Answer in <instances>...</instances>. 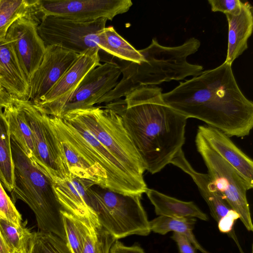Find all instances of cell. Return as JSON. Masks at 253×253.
Returning <instances> with one entry per match:
<instances>
[{
  "label": "cell",
  "instance_id": "44dd1931",
  "mask_svg": "<svg viewBox=\"0 0 253 253\" xmlns=\"http://www.w3.org/2000/svg\"><path fill=\"white\" fill-rule=\"evenodd\" d=\"M145 193L159 216L208 220V215L193 202L183 201L152 189L148 188Z\"/></svg>",
  "mask_w": 253,
  "mask_h": 253
},
{
  "label": "cell",
  "instance_id": "ffe728a7",
  "mask_svg": "<svg viewBox=\"0 0 253 253\" xmlns=\"http://www.w3.org/2000/svg\"><path fill=\"white\" fill-rule=\"evenodd\" d=\"M228 24V48L225 62L230 64L248 48V40L253 30V6L244 2L240 11L225 14Z\"/></svg>",
  "mask_w": 253,
  "mask_h": 253
},
{
  "label": "cell",
  "instance_id": "1f68e13d",
  "mask_svg": "<svg viewBox=\"0 0 253 253\" xmlns=\"http://www.w3.org/2000/svg\"><path fill=\"white\" fill-rule=\"evenodd\" d=\"M213 12H221L225 14H234L238 13L244 2L240 0H208Z\"/></svg>",
  "mask_w": 253,
  "mask_h": 253
},
{
  "label": "cell",
  "instance_id": "e0dca14e",
  "mask_svg": "<svg viewBox=\"0 0 253 253\" xmlns=\"http://www.w3.org/2000/svg\"><path fill=\"white\" fill-rule=\"evenodd\" d=\"M197 131L204 137L211 148L240 173L249 189H252L253 160L220 130L206 125L199 126Z\"/></svg>",
  "mask_w": 253,
  "mask_h": 253
},
{
  "label": "cell",
  "instance_id": "4dcf8cb0",
  "mask_svg": "<svg viewBox=\"0 0 253 253\" xmlns=\"http://www.w3.org/2000/svg\"><path fill=\"white\" fill-rule=\"evenodd\" d=\"M0 218L5 219L17 227L22 225L21 214L7 195L0 181Z\"/></svg>",
  "mask_w": 253,
  "mask_h": 253
},
{
  "label": "cell",
  "instance_id": "4316f807",
  "mask_svg": "<svg viewBox=\"0 0 253 253\" xmlns=\"http://www.w3.org/2000/svg\"><path fill=\"white\" fill-rule=\"evenodd\" d=\"M24 253H72L66 242L57 235L40 231L31 232Z\"/></svg>",
  "mask_w": 253,
  "mask_h": 253
},
{
  "label": "cell",
  "instance_id": "d6a6232c",
  "mask_svg": "<svg viewBox=\"0 0 253 253\" xmlns=\"http://www.w3.org/2000/svg\"><path fill=\"white\" fill-rule=\"evenodd\" d=\"M171 238L176 243L180 253H197L196 249L184 235L173 232Z\"/></svg>",
  "mask_w": 253,
  "mask_h": 253
},
{
  "label": "cell",
  "instance_id": "836d02e7",
  "mask_svg": "<svg viewBox=\"0 0 253 253\" xmlns=\"http://www.w3.org/2000/svg\"><path fill=\"white\" fill-rule=\"evenodd\" d=\"M110 253H145L144 250L137 244L126 246L117 240L110 249Z\"/></svg>",
  "mask_w": 253,
  "mask_h": 253
},
{
  "label": "cell",
  "instance_id": "8992f818",
  "mask_svg": "<svg viewBox=\"0 0 253 253\" xmlns=\"http://www.w3.org/2000/svg\"><path fill=\"white\" fill-rule=\"evenodd\" d=\"M71 112L136 179L145 183L143 162L123 125L113 109L94 106Z\"/></svg>",
  "mask_w": 253,
  "mask_h": 253
},
{
  "label": "cell",
  "instance_id": "52a82bcc",
  "mask_svg": "<svg viewBox=\"0 0 253 253\" xmlns=\"http://www.w3.org/2000/svg\"><path fill=\"white\" fill-rule=\"evenodd\" d=\"M195 144L214 187L238 214L246 229L252 231L253 225L247 198V191L250 189L247 183L233 167L211 148L198 131Z\"/></svg>",
  "mask_w": 253,
  "mask_h": 253
},
{
  "label": "cell",
  "instance_id": "7402d4cb",
  "mask_svg": "<svg viewBox=\"0 0 253 253\" xmlns=\"http://www.w3.org/2000/svg\"><path fill=\"white\" fill-rule=\"evenodd\" d=\"M96 44L102 50L121 60L139 63L144 56L120 36L113 26L105 27L98 32Z\"/></svg>",
  "mask_w": 253,
  "mask_h": 253
},
{
  "label": "cell",
  "instance_id": "30bf717a",
  "mask_svg": "<svg viewBox=\"0 0 253 253\" xmlns=\"http://www.w3.org/2000/svg\"><path fill=\"white\" fill-rule=\"evenodd\" d=\"M132 4L130 0H36L33 7L39 22L42 16L52 15L87 22L101 18L112 20Z\"/></svg>",
  "mask_w": 253,
  "mask_h": 253
},
{
  "label": "cell",
  "instance_id": "f546056e",
  "mask_svg": "<svg viewBox=\"0 0 253 253\" xmlns=\"http://www.w3.org/2000/svg\"><path fill=\"white\" fill-rule=\"evenodd\" d=\"M117 240L103 227L92 225L85 240L81 253H110Z\"/></svg>",
  "mask_w": 253,
  "mask_h": 253
},
{
  "label": "cell",
  "instance_id": "9a60e30c",
  "mask_svg": "<svg viewBox=\"0 0 253 253\" xmlns=\"http://www.w3.org/2000/svg\"><path fill=\"white\" fill-rule=\"evenodd\" d=\"M52 182L63 210L96 227L101 226L92 208L89 193L90 188L96 184L94 182L70 174L64 180H53Z\"/></svg>",
  "mask_w": 253,
  "mask_h": 253
},
{
  "label": "cell",
  "instance_id": "4fadbf2b",
  "mask_svg": "<svg viewBox=\"0 0 253 253\" xmlns=\"http://www.w3.org/2000/svg\"><path fill=\"white\" fill-rule=\"evenodd\" d=\"M121 75L119 66L112 61L100 64L92 69L64 107L61 117L69 111L99 104L100 99L116 86Z\"/></svg>",
  "mask_w": 253,
  "mask_h": 253
},
{
  "label": "cell",
  "instance_id": "83f0119b",
  "mask_svg": "<svg viewBox=\"0 0 253 253\" xmlns=\"http://www.w3.org/2000/svg\"><path fill=\"white\" fill-rule=\"evenodd\" d=\"M31 0H0V42L17 19L30 13Z\"/></svg>",
  "mask_w": 253,
  "mask_h": 253
},
{
  "label": "cell",
  "instance_id": "d4e9b609",
  "mask_svg": "<svg viewBox=\"0 0 253 253\" xmlns=\"http://www.w3.org/2000/svg\"><path fill=\"white\" fill-rule=\"evenodd\" d=\"M11 138L4 115L0 111V181L9 192L13 186L14 164Z\"/></svg>",
  "mask_w": 253,
  "mask_h": 253
},
{
  "label": "cell",
  "instance_id": "7a4b0ae2",
  "mask_svg": "<svg viewBox=\"0 0 253 253\" xmlns=\"http://www.w3.org/2000/svg\"><path fill=\"white\" fill-rule=\"evenodd\" d=\"M162 97L187 119L200 120L228 137L246 136L253 126V103L239 88L232 65L225 62L180 82Z\"/></svg>",
  "mask_w": 253,
  "mask_h": 253
},
{
  "label": "cell",
  "instance_id": "ba28073f",
  "mask_svg": "<svg viewBox=\"0 0 253 253\" xmlns=\"http://www.w3.org/2000/svg\"><path fill=\"white\" fill-rule=\"evenodd\" d=\"M16 99L32 132L34 155L31 160L52 180L66 179L70 172L49 116L39 110L31 101Z\"/></svg>",
  "mask_w": 253,
  "mask_h": 253
},
{
  "label": "cell",
  "instance_id": "484cf974",
  "mask_svg": "<svg viewBox=\"0 0 253 253\" xmlns=\"http://www.w3.org/2000/svg\"><path fill=\"white\" fill-rule=\"evenodd\" d=\"M61 214L67 246L72 253H81L89 229L93 225L64 210Z\"/></svg>",
  "mask_w": 253,
  "mask_h": 253
},
{
  "label": "cell",
  "instance_id": "2e32d148",
  "mask_svg": "<svg viewBox=\"0 0 253 253\" xmlns=\"http://www.w3.org/2000/svg\"><path fill=\"white\" fill-rule=\"evenodd\" d=\"M170 164L181 169L192 178L207 203L211 215L217 223L238 218V214L231 209L215 189L208 174L197 171L186 159L182 149L175 155Z\"/></svg>",
  "mask_w": 253,
  "mask_h": 253
},
{
  "label": "cell",
  "instance_id": "cb8c5ba5",
  "mask_svg": "<svg viewBox=\"0 0 253 253\" xmlns=\"http://www.w3.org/2000/svg\"><path fill=\"white\" fill-rule=\"evenodd\" d=\"M196 219L195 218H177L165 216L158 217L149 221L151 231L165 235L170 231L184 235L196 249L202 253H210L199 244L193 230Z\"/></svg>",
  "mask_w": 253,
  "mask_h": 253
},
{
  "label": "cell",
  "instance_id": "277c9868",
  "mask_svg": "<svg viewBox=\"0 0 253 253\" xmlns=\"http://www.w3.org/2000/svg\"><path fill=\"white\" fill-rule=\"evenodd\" d=\"M11 138L14 179L11 195L13 203H25L33 211L39 231L53 233L66 242L60 204L51 178Z\"/></svg>",
  "mask_w": 253,
  "mask_h": 253
},
{
  "label": "cell",
  "instance_id": "3957f363",
  "mask_svg": "<svg viewBox=\"0 0 253 253\" xmlns=\"http://www.w3.org/2000/svg\"><path fill=\"white\" fill-rule=\"evenodd\" d=\"M200 45V41L194 37L175 46L162 45L156 38L153 39L149 46L139 50L144 56L140 63L123 61L118 65L122 78L99 104L121 99L140 86H154L199 75L203 71V67L190 63L187 59L198 51Z\"/></svg>",
  "mask_w": 253,
  "mask_h": 253
},
{
  "label": "cell",
  "instance_id": "f1b7e54d",
  "mask_svg": "<svg viewBox=\"0 0 253 253\" xmlns=\"http://www.w3.org/2000/svg\"><path fill=\"white\" fill-rule=\"evenodd\" d=\"M31 231L25 226L18 227L0 218V233L13 253H24Z\"/></svg>",
  "mask_w": 253,
  "mask_h": 253
},
{
  "label": "cell",
  "instance_id": "8d00e7d4",
  "mask_svg": "<svg viewBox=\"0 0 253 253\" xmlns=\"http://www.w3.org/2000/svg\"><path fill=\"white\" fill-rule=\"evenodd\" d=\"M3 89V88H2L1 87V86L0 85V90H2V89Z\"/></svg>",
  "mask_w": 253,
  "mask_h": 253
},
{
  "label": "cell",
  "instance_id": "e575fe53",
  "mask_svg": "<svg viewBox=\"0 0 253 253\" xmlns=\"http://www.w3.org/2000/svg\"><path fill=\"white\" fill-rule=\"evenodd\" d=\"M11 99L12 96L4 89L0 90V111L10 103Z\"/></svg>",
  "mask_w": 253,
  "mask_h": 253
},
{
  "label": "cell",
  "instance_id": "9c48e42d",
  "mask_svg": "<svg viewBox=\"0 0 253 253\" xmlns=\"http://www.w3.org/2000/svg\"><path fill=\"white\" fill-rule=\"evenodd\" d=\"M106 18L87 22L60 17L42 16L38 24L39 36L45 46L55 45L80 54L88 49L99 48L97 34L106 27Z\"/></svg>",
  "mask_w": 253,
  "mask_h": 253
},
{
  "label": "cell",
  "instance_id": "603a6c76",
  "mask_svg": "<svg viewBox=\"0 0 253 253\" xmlns=\"http://www.w3.org/2000/svg\"><path fill=\"white\" fill-rule=\"evenodd\" d=\"M4 109L3 114L8 125L10 137L15 140L24 152L32 159L34 145L32 132L16 98L12 97L10 103Z\"/></svg>",
  "mask_w": 253,
  "mask_h": 253
},
{
  "label": "cell",
  "instance_id": "5b68a950",
  "mask_svg": "<svg viewBox=\"0 0 253 253\" xmlns=\"http://www.w3.org/2000/svg\"><path fill=\"white\" fill-rule=\"evenodd\" d=\"M92 208L100 225L116 240L151 231L140 195H125L94 184L89 189Z\"/></svg>",
  "mask_w": 253,
  "mask_h": 253
},
{
  "label": "cell",
  "instance_id": "6da1fadb",
  "mask_svg": "<svg viewBox=\"0 0 253 253\" xmlns=\"http://www.w3.org/2000/svg\"><path fill=\"white\" fill-rule=\"evenodd\" d=\"M162 93L156 85L140 86L106 105L121 117L145 170L152 174L170 164L185 141L188 119L167 105Z\"/></svg>",
  "mask_w": 253,
  "mask_h": 253
},
{
  "label": "cell",
  "instance_id": "d590c367",
  "mask_svg": "<svg viewBox=\"0 0 253 253\" xmlns=\"http://www.w3.org/2000/svg\"><path fill=\"white\" fill-rule=\"evenodd\" d=\"M0 253H13L4 241L0 233Z\"/></svg>",
  "mask_w": 253,
  "mask_h": 253
},
{
  "label": "cell",
  "instance_id": "ac0fdd59",
  "mask_svg": "<svg viewBox=\"0 0 253 253\" xmlns=\"http://www.w3.org/2000/svg\"><path fill=\"white\" fill-rule=\"evenodd\" d=\"M49 120L61 145L70 174L107 188L106 175L70 139L53 117L49 116Z\"/></svg>",
  "mask_w": 253,
  "mask_h": 253
},
{
  "label": "cell",
  "instance_id": "7c38bea8",
  "mask_svg": "<svg viewBox=\"0 0 253 253\" xmlns=\"http://www.w3.org/2000/svg\"><path fill=\"white\" fill-rule=\"evenodd\" d=\"M38 24L28 14L15 21L5 37L29 82L40 66L45 50V45L38 32Z\"/></svg>",
  "mask_w": 253,
  "mask_h": 253
},
{
  "label": "cell",
  "instance_id": "5bb4252c",
  "mask_svg": "<svg viewBox=\"0 0 253 253\" xmlns=\"http://www.w3.org/2000/svg\"><path fill=\"white\" fill-rule=\"evenodd\" d=\"M79 54L55 45L45 46L42 60L29 81V100L42 99L71 67Z\"/></svg>",
  "mask_w": 253,
  "mask_h": 253
},
{
  "label": "cell",
  "instance_id": "d6986e66",
  "mask_svg": "<svg viewBox=\"0 0 253 253\" xmlns=\"http://www.w3.org/2000/svg\"><path fill=\"white\" fill-rule=\"evenodd\" d=\"M0 85L12 97L29 100V82L5 39L0 42Z\"/></svg>",
  "mask_w": 253,
  "mask_h": 253
},
{
  "label": "cell",
  "instance_id": "8fae6325",
  "mask_svg": "<svg viewBox=\"0 0 253 253\" xmlns=\"http://www.w3.org/2000/svg\"><path fill=\"white\" fill-rule=\"evenodd\" d=\"M99 49H88L79 54L71 67L49 92L34 104L42 112L50 116L61 118L63 109L81 82L92 69L100 65Z\"/></svg>",
  "mask_w": 253,
  "mask_h": 253
}]
</instances>
